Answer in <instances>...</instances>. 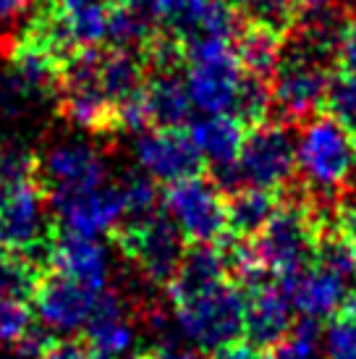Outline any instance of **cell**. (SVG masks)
<instances>
[{
	"label": "cell",
	"instance_id": "cell-1",
	"mask_svg": "<svg viewBox=\"0 0 356 359\" xmlns=\"http://www.w3.org/2000/svg\"><path fill=\"white\" fill-rule=\"evenodd\" d=\"M330 223L333 215L322 212L309 197H304V189L296 194L283 191L278 212L254 239L262 270L280 283L301 276L315 265L320 236Z\"/></svg>",
	"mask_w": 356,
	"mask_h": 359
},
{
	"label": "cell",
	"instance_id": "cell-2",
	"mask_svg": "<svg viewBox=\"0 0 356 359\" xmlns=\"http://www.w3.org/2000/svg\"><path fill=\"white\" fill-rule=\"evenodd\" d=\"M356 165V150L351 134L330 113H320L299 126L296 140V176L309 200L322 197L333 202L336 191L346 189Z\"/></svg>",
	"mask_w": 356,
	"mask_h": 359
},
{
	"label": "cell",
	"instance_id": "cell-3",
	"mask_svg": "<svg viewBox=\"0 0 356 359\" xmlns=\"http://www.w3.org/2000/svg\"><path fill=\"white\" fill-rule=\"evenodd\" d=\"M170 302H173L178 330L199 349H228V346H236L238 339L244 336L247 294H241L238 283L233 280H223L210 289L176 297Z\"/></svg>",
	"mask_w": 356,
	"mask_h": 359
},
{
	"label": "cell",
	"instance_id": "cell-4",
	"mask_svg": "<svg viewBox=\"0 0 356 359\" xmlns=\"http://www.w3.org/2000/svg\"><path fill=\"white\" fill-rule=\"evenodd\" d=\"M113 239L149 283L165 289L176 278L178 265L186 255L184 250L186 239L165 210L163 212L158 210L155 215L139 220H123L113 233Z\"/></svg>",
	"mask_w": 356,
	"mask_h": 359
},
{
	"label": "cell",
	"instance_id": "cell-5",
	"mask_svg": "<svg viewBox=\"0 0 356 359\" xmlns=\"http://www.w3.org/2000/svg\"><path fill=\"white\" fill-rule=\"evenodd\" d=\"M236 176L241 189L254 187L283 194L296 181V142L291 126L270 118L257 129H249L236 163Z\"/></svg>",
	"mask_w": 356,
	"mask_h": 359
},
{
	"label": "cell",
	"instance_id": "cell-6",
	"mask_svg": "<svg viewBox=\"0 0 356 359\" xmlns=\"http://www.w3.org/2000/svg\"><path fill=\"white\" fill-rule=\"evenodd\" d=\"M336 71L317 63L312 58H304L299 53L283 48L280 63L270 87H273V116L283 123L301 126L315 116L325 113L327 92Z\"/></svg>",
	"mask_w": 356,
	"mask_h": 359
},
{
	"label": "cell",
	"instance_id": "cell-7",
	"mask_svg": "<svg viewBox=\"0 0 356 359\" xmlns=\"http://www.w3.org/2000/svg\"><path fill=\"white\" fill-rule=\"evenodd\" d=\"M163 205L191 244H220L228 239V200L218 181L205 173L170 184L163 194Z\"/></svg>",
	"mask_w": 356,
	"mask_h": 359
},
{
	"label": "cell",
	"instance_id": "cell-8",
	"mask_svg": "<svg viewBox=\"0 0 356 359\" xmlns=\"http://www.w3.org/2000/svg\"><path fill=\"white\" fill-rule=\"evenodd\" d=\"M50 197L42 181H29L0 191V250L45 259L53 239L48 218Z\"/></svg>",
	"mask_w": 356,
	"mask_h": 359
},
{
	"label": "cell",
	"instance_id": "cell-9",
	"mask_svg": "<svg viewBox=\"0 0 356 359\" xmlns=\"http://www.w3.org/2000/svg\"><path fill=\"white\" fill-rule=\"evenodd\" d=\"M186 90L189 97L207 116H223L233 110L238 81L244 71L233 55L231 42H212L189 50L186 63Z\"/></svg>",
	"mask_w": 356,
	"mask_h": 359
},
{
	"label": "cell",
	"instance_id": "cell-10",
	"mask_svg": "<svg viewBox=\"0 0 356 359\" xmlns=\"http://www.w3.org/2000/svg\"><path fill=\"white\" fill-rule=\"evenodd\" d=\"M137 160L149 179L168 187L205 173V160L186 129H147L139 134Z\"/></svg>",
	"mask_w": 356,
	"mask_h": 359
},
{
	"label": "cell",
	"instance_id": "cell-11",
	"mask_svg": "<svg viewBox=\"0 0 356 359\" xmlns=\"http://www.w3.org/2000/svg\"><path fill=\"white\" fill-rule=\"evenodd\" d=\"M50 208L55 210L63 231L89 239H97L102 233H116V229L126 220L121 187H108V184L89 191L55 194L50 197Z\"/></svg>",
	"mask_w": 356,
	"mask_h": 359
},
{
	"label": "cell",
	"instance_id": "cell-12",
	"mask_svg": "<svg viewBox=\"0 0 356 359\" xmlns=\"http://www.w3.org/2000/svg\"><path fill=\"white\" fill-rule=\"evenodd\" d=\"M102 291H92L89 286L60 273H45L40 286L34 291V309L37 318L48 330L55 333H76L87 328L92 312L97 307Z\"/></svg>",
	"mask_w": 356,
	"mask_h": 359
},
{
	"label": "cell",
	"instance_id": "cell-13",
	"mask_svg": "<svg viewBox=\"0 0 356 359\" xmlns=\"http://www.w3.org/2000/svg\"><path fill=\"white\" fill-rule=\"evenodd\" d=\"M165 19L168 29L186 45V53L212 42L233 45L244 24L231 0H178Z\"/></svg>",
	"mask_w": 356,
	"mask_h": 359
},
{
	"label": "cell",
	"instance_id": "cell-14",
	"mask_svg": "<svg viewBox=\"0 0 356 359\" xmlns=\"http://www.w3.org/2000/svg\"><path fill=\"white\" fill-rule=\"evenodd\" d=\"M294 304L280 283L262 280L247 289L244 336L252 349H278L294 330Z\"/></svg>",
	"mask_w": 356,
	"mask_h": 359
},
{
	"label": "cell",
	"instance_id": "cell-15",
	"mask_svg": "<svg viewBox=\"0 0 356 359\" xmlns=\"http://www.w3.org/2000/svg\"><path fill=\"white\" fill-rule=\"evenodd\" d=\"M40 179L48 189V197L89 191L105 184V163L87 144L66 142L45 155L40 163Z\"/></svg>",
	"mask_w": 356,
	"mask_h": 359
},
{
	"label": "cell",
	"instance_id": "cell-16",
	"mask_svg": "<svg viewBox=\"0 0 356 359\" xmlns=\"http://www.w3.org/2000/svg\"><path fill=\"white\" fill-rule=\"evenodd\" d=\"M45 262L53 268V273L79 280L92 291L108 289L110 259L97 239L69 233V231H55L48 244Z\"/></svg>",
	"mask_w": 356,
	"mask_h": 359
},
{
	"label": "cell",
	"instance_id": "cell-17",
	"mask_svg": "<svg viewBox=\"0 0 356 359\" xmlns=\"http://www.w3.org/2000/svg\"><path fill=\"white\" fill-rule=\"evenodd\" d=\"M87 346L95 359H123L134 346V328L116 291H102L87 323Z\"/></svg>",
	"mask_w": 356,
	"mask_h": 359
},
{
	"label": "cell",
	"instance_id": "cell-18",
	"mask_svg": "<svg viewBox=\"0 0 356 359\" xmlns=\"http://www.w3.org/2000/svg\"><path fill=\"white\" fill-rule=\"evenodd\" d=\"M280 286L286 289L294 309L312 320L338 312L348 294V280H343L322 265H312L301 276L286 280Z\"/></svg>",
	"mask_w": 356,
	"mask_h": 359
},
{
	"label": "cell",
	"instance_id": "cell-19",
	"mask_svg": "<svg viewBox=\"0 0 356 359\" xmlns=\"http://www.w3.org/2000/svg\"><path fill=\"white\" fill-rule=\"evenodd\" d=\"M189 137L199 150L202 160L210 163L212 170H220L238 163L241 147L247 140V126L236 116L223 113V116H207V118L191 121Z\"/></svg>",
	"mask_w": 356,
	"mask_h": 359
},
{
	"label": "cell",
	"instance_id": "cell-20",
	"mask_svg": "<svg viewBox=\"0 0 356 359\" xmlns=\"http://www.w3.org/2000/svg\"><path fill=\"white\" fill-rule=\"evenodd\" d=\"M144 97L152 129H186V123H191L194 102L184 74H149Z\"/></svg>",
	"mask_w": 356,
	"mask_h": 359
},
{
	"label": "cell",
	"instance_id": "cell-21",
	"mask_svg": "<svg viewBox=\"0 0 356 359\" xmlns=\"http://www.w3.org/2000/svg\"><path fill=\"white\" fill-rule=\"evenodd\" d=\"M228 276H231V270H228V259L223 250H218L215 244H194L181 259L176 278L170 280L168 286V294L170 299L186 297L194 291L210 289L215 283H223L228 280Z\"/></svg>",
	"mask_w": 356,
	"mask_h": 359
},
{
	"label": "cell",
	"instance_id": "cell-22",
	"mask_svg": "<svg viewBox=\"0 0 356 359\" xmlns=\"http://www.w3.org/2000/svg\"><path fill=\"white\" fill-rule=\"evenodd\" d=\"M283 34L259 27V24H241L236 40H233V55L244 74L273 81L283 55Z\"/></svg>",
	"mask_w": 356,
	"mask_h": 359
},
{
	"label": "cell",
	"instance_id": "cell-23",
	"mask_svg": "<svg viewBox=\"0 0 356 359\" xmlns=\"http://www.w3.org/2000/svg\"><path fill=\"white\" fill-rule=\"evenodd\" d=\"M280 200L283 194L270 189H254V187L233 191V197L228 200V233L247 241L252 236H259L278 212Z\"/></svg>",
	"mask_w": 356,
	"mask_h": 359
},
{
	"label": "cell",
	"instance_id": "cell-24",
	"mask_svg": "<svg viewBox=\"0 0 356 359\" xmlns=\"http://www.w3.org/2000/svg\"><path fill=\"white\" fill-rule=\"evenodd\" d=\"M244 24H259L286 37L301 19L296 0H231Z\"/></svg>",
	"mask_w": 356,
	"mask_h": 359
},
{
	"label": "cell",
	"instance_id": "cell-25",
	"mask_svg": "<svg viewBox=\"0 0 356 359\" xmlns=\"http://www.w3.org/2000/svg\"><path fill=\"white\" fill-rule=\"evenodd\" d=\"M231 116H236L247 126V131L257 129L270 118H275L273 116V87H270V81L244 74L238 81L236 102H233Z\"/></svg>",
	"mask_w": 356,
	"mask_h": 359
},
{
	"label": "cell",
	"instance_id": "cell-26",
	"mask_svg": "<svg viewBox=\"0 0 356 359\" xmlns=\"http://www.w3.org/2000/svg\"><path fill=\"white\" fill-rule=\"evenodd\" d=\"M42 276L45 273H42L37 259L0 250V291L3 294L16 297L21 302L32 299L37 286H40Z\"/></svg>",
	"mask_w": 356,
	"mask_h": 359
},
{
	"label": "cell",
	"instance_id": "cell-27",
	"mask_svg": "<svg viewBox=\"0 0 356 359\" xmlns=\"http://www.w3.org/2000/svg\"><path fill=\"white\" fill-rule=\"evenodd\" d=\"M315 265L333 270L336 276H341L343 280L356 278V252L333 226H327L320 236V247H317Z\"/></svg>",
	"mask_w": 356,
	"mask_h": 359
},
{
	"label": "cell",
	"instance_id": "cell-28",
	"mask_svg": "<svg viewBox=\"0 0 356 359\" xmlns=\"http://www.w3.org/2000/svg\"><path fill=\"white\" fill-rule=\"evenodd\" d=\"M273 359H322V336L320 325L312 318H301L294 323V330L288 333V339L273 349Z\"/></svg>",
	"mask_w": 356,
	"mask_h": 359
},
{
	"label": "cell",
	"instance_id": "cell-29",
	"mask_svg": "<svg viewBox=\"0 0 356 359\" xmlns=\"http://www.w3.org/2000/svg\"><path fill=\"white\" fill-rule=\"evenodd\" d=\"M40 179V158L24 147H0V191Z\"/></svg>",
	"mask_w": 356,
	"mask_h": 359
},
{
	"label": "cell",
	"instance_id": "cell-30",
	"mask_svg": "<svg viewBox=\"0 0 356 359\" xmlns=\"http://www.w3.org/2000/svg\"><path fill=\"white\" fill-rule=\"evenodd\" d=\"M121 194H123V205H126V220H139L155 215L158 212V187L155 181L144 176H129V179L121 184Z\"/></svg>",
	"mask_w": 356,
	"mask_h": 359
},
{
	"label": "cell",
	"instance_id": "cell-31",
	"mask_svg": "<svg viewBox=\"0 0 356 359\" xmlns=\"http://www.w3.org/2000/svg\"><path fill=\"white\" fill-rule=\"evenodd\" d=\"M325 113L338 118L346 131L356 129V74L341 71L330 81V92H327Z\"/></svg>",
	"mask_w": 356,
	"mask_h": 359
},
{
	"label": "cell",
	"instance_id": "cell-32",
	"mask_svg": "<svg viewBox=\"0 0 356 359\" xmlns=\"http://www.w3.org/2000/svg\"><path fill=\"white\" fill-rule=\"evenodd\" d=\"M32 328V312L27 302L0 291V346H16Z\"/></svg>",
	"mask_w": 356,
	"mask_h": 359
},
{
	"label": "cell",
	"instance_id": "cell-33",
	"mask_svg": "<svg viewBox=\"0 0 356 359\" xmlns=\"http://www.w3.org/2000/svg\"><path fill=\"white\" fill-rule=\"evenodd\" d=\"M322 359H356V320L336 315L322 336Z\"/></svg>",
	"mask_w": 356,
	"mask_h": 359
},
{
	"label": "cell",
	"instance_id": "cell-34",
	"mask_svg": "<svg viewBox=\"0 0 356 359\" xmlns=\"http://www.w3.org/2000/svg\"><path fill=\"white\" fill-rule=\"evenodd\" d=\"M32 8H34V0H0V27H11L6 37L19 32V24L21 27L27 24Z\"/></svg>",
	"mask_w": 356,
	"mask_h": 359
},
{
	"label": "cell",
	"instance_id": "cell-35",
	"mask_svg": "<svg viewBox=\"0 0 356 359\" xmlns=\"http://www.w3.org/2000/svg\"><path fill=\"white\" fill-rule=\"evenodd\" d=\"M338 66L346 74H356V16L346 21L341 45H338Z\"/></svg>",
	"mask_w": 356,
	"mask_h": 359
},
{
	"label": "cell",
	"instance_id": "cell-36",
	"mask_svg": "<svg viewBox=\"0 0 356 359\" xmlns=\"http://www.w3.org/2000/svg\"><path fill=\"white\" fill-rule=\"evenodd\" d=\"M50 344H53V341H50V336L45 330L29 328L27 336H24L13 349H16V354H19L21 359H42L45 351L50 349Z\"/></svg>",
	"mask_w": 356,
	"mask_h": 359
},
{
	"label": "cell",
	"instance_id": "cell-37",
	"mask_svg": "<svg viewBox=\"0 0 356 359\" xmlns=\"http://www.w3.org/2000/svg\"><path fill=\"white\" fill-rule=\"evenodd\" d=\"M333 229L343 236V239L354 247L356 252V200L354 202H346V205H341L336 208V218H333Z\"/></svg>",
	"mask_w": 356,
	"mask_h": 359
},
{
	"label": "cell",
	"instance_id": "cell-38",
	"mask_svg": "<svg viewBox=\"0 0 356 359\" xmlns=\"http://www.w3.org/2000/svg\"><path fill=\"white\" fill-rule=\"evenodd\" d=\"M42 359H95V354L79 341H53Z\"/></svg>",
	"mask_w": 356,
	"mask_h": 359
},
{
	"label": "cell",
	"instance_id": "cell-39",
	"mask_svg": "<svg viewBox=\"0 0 356 359\" xmlns=\"http://www.w3.org/2000/svg\"><path fill=\"white\" fill-rule=\"evenodd\" d=\"M142 359H199L191 349H181V346H155L152 351H147Z\"/></svg>",
	"mask_w": 356,
	"mask_h": 359
},
{
	"label": "cell",
	"instance_id": "cell-40",
	"mask_svg": "<svg viewBox=\"0 0 356 359\" xmlns=\"http://www.w3.org/2000/svg\"><path fill=\"white\" fill-rule=\"evenodd\" d=\"M212 359H254V351L249 344H236V346H228V349L215 351Z\"/></svg>",
	"mask_w": 356,
	"mask_h": 359
},
{
	"label": "cell",
	"instance_id": "cell-41",
	"mask_svg": "<svg viewBox=\"0 0 356 359\" xmlns=\"http://www.w3.org/2000/svg\"><path fill=\"white\" fill-rule=\"evenodd\" d=\"M299 6H301V13L304 11H322V8H333V3L336 0H296Z\"/></svg>",
	"mask_w": 356,
	"mask_h": 359
},
{
	"label": "cell",
	"instance_id": "cell-42",
	"mask_svg": "<svg viewBox=\"0 0 356 359\" xmlns=\"http://www.w3.org/2000/svg\"><path fill=\"white\" fill-rule=\"evenodd\" d=\"M152 3H155V8H158V13L163 16V19L178 6V0H152Z\"/></svg>",
	"mask_w": 356,
	"mask_h": 359
},
{
	"label": "cell",
	"instance_id": "cell-43",
	"mask_svg": "<svg viewBox=\"0 0 356 359\" xmlns=\"http://www.w3.org/2000/svg\"><path fill=\"white\" fill-rule=\"evenodd\" d=\"M265 359H273V357H270V354H267V357H265Z\"/></svg>",
	"mask_w": 356,
	"mask_h": 359
}]
</instances>
